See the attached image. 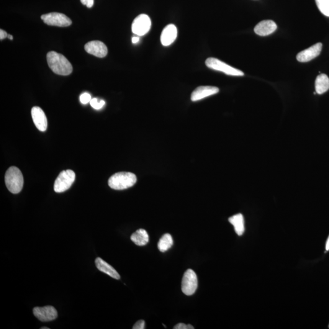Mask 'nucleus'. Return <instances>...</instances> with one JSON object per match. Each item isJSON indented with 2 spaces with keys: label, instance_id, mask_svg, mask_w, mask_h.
<instances>
[{
  "label": "nucleus",
  "instance_id": "obj_22",
  "mask_svg": "<svg viewBox=\"0 0 329 329\" xmlns=\"http://www.w3.org/2000/svg\"><path fill=\"white\" fill-rule=\"evenodd\" d=\"M90 104H91V106L93 107L94 109L99 110L102 109V107L106 104V102H105L104 100H99L98 99H93L90 101Z\"/></svg>",
  "mask_w": 329,
  "mask_h": 329
},
{
  "label": "nucleus",
  "instance_id": "obj_27",
  "mask_svg": "<svg viewBox=\"0 0 329 329\" xmlns=\"http://www.w3.org/2000/svg\"><path fill=\"white\" fill-rule=\"evenodd\" d=\"M7 35H8V34H7L5 31L2 30H0V39H1V40L7 38Z\"/></svg>",
  "mask_w": 329,
  "mask_h": 329
},
{
  "label": "nucleus",
  "instance_id": "obj_4",
  "mask_svg": "<svg viewBox=\"0 0 329 329\" xmlns=\"http://www.w3.org/2000/svg\"><path fill=\"white\" fill-rule=\"evenodd\" d=\"M205 65L208 68H211L212 70L223 72V73L228 74V75L233 76H243L244 73L238 69L232 67L227 64L223 63L219 59L209 58L205 61Z\"/></svg>",
  "mask_w": 329,
  "mask_h": 329
},
{
  "label": "nucleus",
  "instance_id": "obj_13",
  "mask_svg": "<svg viewBox=\"0 0 329 329\" xmlns=\"http://www.w3.org/2000/svg\"><path fill=\"white\" fill-rule=\"evenodd\" d=\"M220 90L217 87L213 86H200L197 87L191 95L192 101H197L205 99V98L212 96L219 92Z\"/></svg>",
  "mask_w": 329,
  "mask_h": 329
},
{
  "label": "nucleus",
  "instance_id": "obj_19",
  "mask_svg": "<svg viewBox=\"0 0 329 329\" xmlns=\"http://www.w3.org/2000/svg\"><path fill=\"white\" fill-rule=\"evenodd\" d=\"M131 239L136 245L140 246L146 245L150 240L148 232L143 229H140L132 233Z\"/></svg>",
  "mask_w": 329,
  "mask_h": 329
},
{
  "label": "nucleus",
  "instance_id": "obj_6",
  "mask_svg": "<svg viewBox=\"0 0 329 329\" xmlns=\"http://www.w3.org/2000/svg\"><path fill=\"white\" fill-rule=\"evenodd\" d=\"M198 281L196 273L191 269L185 272L182 281V291L187 296H191L197 291Z\"/></svg>",
  "mask_w": 329,
  "mask_h": 329
},
{
  "label": "nucleus",
  "instance_id": "obj_20",
  "mask_svg": "<svg viewBox=\"0 0 329 329\" xmlns=\"http://www.w3.org/2000/svg\"><path fill=\"white\" fill-rule=\"evenodd\" d=\"M173 245V238L169 233H165L160 239L158 243L159 250L164 253Z\"/></svg>",
  "mask_w": 329,
  "mask_h": 329
},
{
  "label": "nucleus",
  "instance_id": "obj_31",
  "mask_svg": "<svg viewBox=\"0 0 329 329\" xmlns=\"http://www.w3.org/2000/svg\"><path fill=\"white\" fill-rule=\"evenodd\" d=\"M40 329H49V328H47V327H45V328H41Z\"/></svg>",
  "mask_w": 329,
  "mask_h": 329
},
{
  "label": "nucleus",
  "instance_id": "obj_5",
  "mask_svg": "<svg viewBox=\"0 0 329 329\" xmlns=\"http://www.w3.org/2000/svg\"><path fill=\"white\" fill-rule=\"evenodd\" d=\"M76 174L71 169L62 171L56 179L54 190L56 193H63L70 188L75 181Z\"/></svg>",
  "mask_w": 329,
  "mask_h": 329
},
{
  "label": "nucleus",
  "instance_id": "obj_2",
  "mask_svg": "<svg viewBox=\"0 0 329 329\" xmlns=\"http://www.w3.org/2000/svg\"><path fill=\"white\" fill-rule=\"evenodd\" d=\"M137 182L135 174L130 172H119L110 177L108 184L110 188L122 190L130 188Z\"/></svg>",
  "mask_w": 329,
  "mask_h": 329
},
{
  "label": "nucleus",
  "instance_id": "obj_1",
  "mask_svg": "<svg viewBox=\"0 0 329 329\" xmlns=\"http://www.w3.org/2000/svg\"><path fill=\"white\" fill-rule=\"evenodd\" d=\"M49 67L54 73L62 76H68L73 71V66L65 56L56 51H50L47 56Z\"/></svg>",
  "mask_w": 329,
  "mask_h": 329
},
{
  "label": "nucleus",
  "instance_id": "obj_24",
  "mask_svg": "<svg viewBox=\"0 0 329 329\" xmlns=\"http://www.w3.org/2000/svg\"><path fill=\"white\" fill-rule=\"evenodd\" d=\"M174 329H194V326L190 325H186L184 323L177 324L175 326H174Z\"/></svg>",
  "mask_w": 329,
  "mask_h": 329
},
{
  "label": "nucleus",
  "instance_id": "obj_3",
  "mask_svg": "<svg viewBox=\"0 0 329 329\" xmlns=\"http://www.w3.org/2000/svg\"><path fill=\"white\" fill-rule=\"evenodd\" d=\"M24 176L17 167L11 166L5 174V184L12 194H17L22 191L24 187Z\"/></svg>",
  "mask_w": 329,
  "mask_h": 329
},
{
  "label": "nucleus",
  "instance_id": "obj_11",
  "mask_svg": "<svg viewBox=\"0 0 329 329\" xmlns=\"http://www.w3.org/2000/svg\"><path fill=\"white\" fill-rule=\"evenodd\" d=\"M322 48V43H318L305 50L300 51L296 56L297 60L300 63H307L312 61L320 55Z\"/></svg>",
  "mask_w": 329,
  "mask_h": 329
},
{
  "label": "nucleus",
  "instance_id": "obj_10",
  "mask_svg": "<svg viewBox=\"0 0 329 329\" xmlns=\"http://www.w3.org/2000/svg\"><path fill=\"white\" fill-rule=\"evenodd\" d=\"M85 50L87 53L97 58H103L107 55V48L104 43L99 40L91 41L85 45Z\"/></svg>",
  "mask_w": 329,
  "mask_h": 329
},
{
  "label": "nucleus",
  "instance_id": "obj_23",
  "mask_svg": "<svg viewBox=\"0 0 329 329\" xmlns=\"http://www.w3.org/2000/svg\"><path fill=\"white\" fill-rule=\"evenodd\" d=\"M91 95L88 93L82 94L80 96V101L82 104H86L91 101Z\"/></svg>",
  "mask_w": 329,
  "mask_h": 329
},
{
  "label": "nucleus",
  "instance_id": "obj_15",
  "mask_svg": "<svg viewBox=\"0 0 329 329\" xmlns=\"http://www.w3.org/2000/svg\"><path fill=\"white\" fill-rule=\"evenodd\" d=\"M277 26L272 20H263L256 26L254 32L261 36H266L272 34L277 30Z\"/></svg>",
  "mask_w": 329,
  "mask_h": 329
},
{
  "label": "nucleus",
  "instance_id": "obj_26",
  "mask_svg": "<svg viewBox=\"0 0 329 329\" xmlns=\"http://www.w3.org/2000/svg\"><path fill=\"white\" fill-rule=\"evenodd\" d=\"M82 4L86 6L88 8H91L94 4V0H80Z\"/></svg>",
  "mask_w": 329,
  "mask_h": 329
},
{
  "label": "nucleus",
  "instance_id": "obj_25",
  "mask_svg": "<svg viewBox=\"0 0 329 329\" xmlns=\"http://www.w3.org/2000/svg\"><path fill=\"white\" fill-rule=\"evenodd\" d=\"M133 329H145V322L143 320L138 321L137 323L133 325Z\"/></svg>",
  "mask_w": 329,
  "mask_h": 329
},
{
  "label": "nucleus",
  "instance_id": "obj_21",
  "mask_svg": "<svg viewBox=\"0 0 329 329\" xmlns=\"http://www.w3.org/2000/svg\"><path fill=\"white\" fill-rule=\"evenodd\" d=\"M320 12L325 16L329 17V0H315Z\"/></svg>",
  "mask_w": 329,
  "mask_h": 329
},
{
  "label": "nucleus",
  "instance_id": "obj_7",
  "mask_svg": "<svg viewBox=\"0 0 329 329\" xmlns=\"http://www.w3.org/2000/svg\"><path fill=\"white\" fill-rule=\"evenodd\" d=\"M41 19L45 24L59 27H67L72 24L71 19L65 14L58 12H51L42 15Z\"/></svg>",
  "mask_w": 329,
  "mask_h": 329
},
{
  "label": "nucleus",
  "instance_id": "obj_32",
  "mask_svg": "<svg viewBox=\"0 0 329 329\" xmlns=\"http://www.w3.org/2000/svg\"></svg>",
  "mask_w": 329,
  "mask_h": 329
},
{
  "label": "nucleus",
  "instance_id": "obj_8",
  "mask_svg": "<svg viewBox=\"0 0 329 329\" xmlns=\"http://www.w3.org/2000/svg\"><path fill=\"white\" fill-rule=\"evenodd\" d=\"M151 21L150 17L146 14H140L135 18L132 24V32L138 36L147 34L150 30Z\"/></svg>",
  "mask_w": 329,
  "mask_h": 329
},
{
  "label": "nucleus",
  "instance_id": "obj_12",
  "mask_svg": "<svg viewBox=\"0 0 329 329\" xmlns=\"http://www.w3.org/2000/svg\"><path fill=\"white\" fill-rule=\"evenodd\" d=\"M32 115L36 128L44 132L47 130L48 122L44 112L39 107L35 106L32 109Z\"/></svg>",
  "mask_w": 329,
  "mask_h": 329
},
{
  "label": "nucleus",
  "instance_id": "obj_16",
  "mask_svg": "<svg viewBox=\"0 0 329 329\" xmlns=\"http://www.w3.org/2000/svg\"><path fill=\"white\" fill-rule=\"evenodd\" d=\"M95 264H96L97 268L100 271L109 275L112 278L117 280L120 279V274L115 270V268H113L111 265H110L109 263H107V262L103 261L102 259L98 258L95 260Z\"/></svg>",
  "mask_w": 329,
  "mask_h": 329
},
{
  "label": "nucleus",
  "instance_id": "obj_30",
  "mask_svg": "<svg viewBox=\"0 0 329 329\" xmlns=\"http://www.w3.org/2000/svg\"><path fill=\"white\" fill-rule=\"evenodd\" d=\"M7 38L10 40H13V36L12 35L8 34V35H7Z\"/></svg>",
  "mask_w": 329,
  "mask_h": 329
},
{
  "label": "nucleus",
  "instance_id": "obj_18",
  "mask_svg": "<svg viewBox=\"0 0 329 329\" xmlns=\"http://www.w3.org/2000/svg\"><path fill=\"white\" fill-rule=\"evenodd\" d=\"M329 89V78L325 74L319 75L315 81L316 92L319 95L325 94Z\"/></svg>",
  "mask_w": 329,
  "mask_h": 329
},
{
  "label": "nucleus",
  "instance_id": "obj_29",
  "mask_svg": "<svg viewBox=\"0 0 329 329\" xmlns=\"http://www.w3.org/2000/svg\"><path fill=\"white\" fill-rule=\"evenodd\" d=\"M326 251H329V237L328 238L327 241H326Z\"/></svg>",
  "mask_w": 329,
  "mask_h": 329
},
{
  "label": "nucleus",
  "instance_id": "obj_14",
  "mask_svg": "<svg viewBox=\"0 0 329 329\" xmlns=\"http://www.w3.org/2000/svg\"><path fill=\"white\" fill-rule=\"evenodd\" d=\"M177 30L175 25L170 24L167 25L163 31L161 36V42L164 47H168L173 43L176 39Z\"/></svg>",
  "mask_w": 329,
  "mask_h": 329
},
{
  "label": "nucleus",
  "instance_id": "obj_28",
  "mask_svg": "<svg viewBox=\"0 0 329 329\" xmlns=\"http://www.w3.org/2000/svg\"><path fill=\"white\" fill-rule=\"evenodd\" d=\"M140 40V38L138 37H133L132 38V42L133 43V44H135V43H138L139 42Z\"/></svg>",
  "mask_w": 329,
  "mask_h": 329
},
{
  "label": "nucleus",
  "instance_id": "obj_17",
  "mask_svg": "<svg viewBox=\"0 0 329 329\" xmlns=\"http://www.w3.org/2000/svg\"><path fill=\"white\" fill-rule=\"evenodd\" d=\"M230 222L234 227L236 234L239 236L242 235L245 232V221L242 214L238 213L229 218Z\"/></svg>",
  "mask_w": 329,
  "mask_h": 329
},
{
  "label": "nucleus",
  "instance_id": "obj_9",
  "mask_svg": "<svg viewBox=\"0 0 329 329\" xmlns=\"http://www.w3.org/2000/svg\"><path fill=\"white\" fill-rule=\"evenodd\" d=\"M33 313L38 320L43 322H48L55 320L58 317V312L53 306H45L43 307H35Z\"/></svg>",
  "mask_w": 329,
  "mask_h": 329
}]
</instances>
